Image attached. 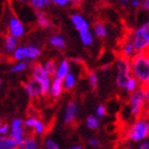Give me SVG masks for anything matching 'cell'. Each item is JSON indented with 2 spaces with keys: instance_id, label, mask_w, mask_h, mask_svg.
<instances>
[{
  "instance_id": "40",
  "label": "cell",
  "mask_w": 149,
  "mask_h": 149,
  "mask_svg": "<svg viewBox=\"0 0 149 149\" xmlns=\"http://www.w3.org/2000/svg\"><path fill=\"white\" fill-rule=\"evenodd\" d=\"M54 4H56V6H65L67 3H68V1L67 0H51Z\"/></svg>"
},
{
  "instance_id": "48",
  "label": "cell",
  "mask_w": 149,
  "mask_h": 149,
  "mask_svg": "<svg viewBox=\"0 0 149 149\" xmlns=\"http://www.w3.org/2000/svg\"><path fill=\"white\" fill-rule=\"evenodd\" d=\"M146 85H147V86H149V81H148V82H147V84H146Z\"/></svg>"
},
{
  "instance_id": "29",
  "label": "cell",
  "mask_w": 149,
  "mask_h": 149,
  "mask_svg": "<svg viewBox=\"0 0 149 149\" xmlns=\"http://www.w3.org/2000/svg\"><path fill=\"white\" fill-rule=\"evenodd\" d=\"M27 68H28V63L25 62V61H20L17 64L13 65L10 70H11V72H22Z\"/></svg>"
},
{
  "instance_id": "41",
  "label": "cell",
  "mask_w": 149,
  "mask_h": 149,
  "mask_svg": "<svg viewBox=\"0 0 149 149\" xmlns=\"http://www.w3.org/2000/svg\"><path fill=\"white\" fill-rule=\"evenodd\" d=\"M141 8H142L144 11H146L147 13H149V0H143Z\"/></svg>"
},
{
  "instance_id": "13",
  "label": "cell",
  "mask_w": 149,
  "mask_h": 149,
  "mask_svg": "<svg viewBox=\"0 0 149 149\" xmlns=\"http://www.w3.org/2000/svg\"><path fill=\"white\" fill-rule=\"evenodd\" d=\"M63 90H65L64 88V84H63V80L58 79V78H53L51 85H50L49 96L52 99H56V98H59L62 95Z\"/></svg>"
},
{
  "instance_id": "22",
  "label": "cell",
  "mask_w": 149,
  "mask_h": 149,
  "mask_svg": "<svg viewBox=\"0 0 149 149\" xmlns=\"http://www.w3.org/2000/svg\"><path fill=\"white\" fill-rule=\"evenodd\" d=\"M93 32L98 38H104L108 36V29L102 22H96L93 27Z\"/></svg>"
},
{
  "instance_id": "37",
  "label": "cell",
  "mask_w": 149,
  "mask_h": 149,
  "mask_svg": "<svg viewBox=\"0 0 149 149\" xmlns=\"http://www.w3.org/2000/svg\"><path fill=\"white\" fill-rule=\"evenodd\" d=\"M87 144H88L90 146H92V147H98L100 145V142H99V140H98L97 137L92 136V137H90V139L87 140Z\"/></svg>"
},
{
  "instance_id": "3",
  "label": "cell",
  "mask_w": 149,
  "mask_h": 149,
  "mask_svg": "<svg viewBox=\"0 0 149 149\" xmlns=\"http://www.w3.org/2000/svg\"><path fill=\"white\" fill-rule=\"evenodd\" d=\"M136 52L149 51V20L135 29L130 34Z\"/></svg>"
},
{
  "instance_id": "7",
  "label": "cell",
  "mask_w": 149,
  "mask_h": 149,
  "mask_svg": "<svg viewBox=\"0 0 149 149\" xmlns=\"http://www.w3.org/2000/svg\"><path fill=\"white\" fill-rule=\"evenodd\" d=\"M25 128L26 127L24 125V121L20 118H14L11 123V133H10V135L16 141L18 146L27 139Z\"/></svg>"
},
{
  "instance_id": "38",
  "label": "cell",
  "mask_w": 149,
  "mask_h": 149,
  "mask_svg": "<svg viewBox=\"0 0 149 149\" xmlns=\"http://www.w3.org/2000/svg\"><path fill=\"white\" fill-rule=\"evenodd\" d=\"M136 149H149V140H145L141 142L136 146Z\"/></svg>"
},
{
  "instance_id": "45",
  "label": "cell",
  "mask_w": 149,
  "mask_h": 149,
  "mask_svg": "<svg viewBox=\"0 0 149 149\" xmlns=\"http://www.w3.org/2000/svg\"><path fill=\"white\" fill-rule=\"evenodd\" d=\"M68 2H70V3H76V2H79V0H67Z\"/></svg>"
},
{
  "instance_id": "6",
  "label": "cell",
  "mask_w": 149,
  "mask_h": 149,
  "mask_svg": "<svg viewBox=\"0 0 149 149\" xmlns=\"http://www.w3.org/2000/svg\"><path fill=\"white\" fill-rule=\"evenodd\" d=\"M32 77L36 79L43 87V97L49 95L50 85L52 82L51 76H50L47 70L45 69V66L40 63H35L32 67Z\"/></svg>"
},
{
  "instance_id": "31",
  "label": "cell",
  "mask_w": 149,
  "mask_h": 149,
  "mask_svg": "<svg viewBox=\"0 0 149 149\" xmlns=\"http://www.w3.org/2000/svg\"><path fill=\"white\" fill-rule=\"evenodd\" d=\"M88 82H90V85L93 88H97V86H98V76H97V72H91L88 74Z\"/></svg>"
},
{
  "instance_id": "33",
  "label": "cell",
  "mask_w": 149,
  "mask_h": 149,
  "mask_svg": "<svg viewBox=\"0 0 149 149\" xmlns=\"http://www.w3.org/2000/svg\"><path fill=\"white\" fill-rule=\"evenodd\" d=\"M44 147L45 149H60L59 145L52 139H46L44 142Z\"/></svg>"
},
{
  "instance_id": "24",
  "label": "cell",
  "mask_w": 149,
  "mask_h": 149,
  "mask_svg": "<svg viewBox=\"0 0 149 149\" xmlns=\"http://www.w3.org/2000/svg\"><path fill=\"white\" fill-rule=\"evenodd\" d=\"M85 124H86V127L88 128V129H91V130H96L100 126L99 117H98L97 115H90V116L86 118Z\"/></svg>"
},
{
  "instance_id": "1",
  "label": "cell",
  "mask_w": 149,
  "mask_h": 149,
  "mask_svg": "<svg viewBox=\"0 0 149 149\" xmlns=\"http://www.w3.org/2000/svg\"><path fill=\"white\" fill-rule=\"evenodd\" d=\"M130 60L132 76L140 82L141 86L146 85L149 81V51L136 52Z\"/></svg>"
},
{
  "instance_id": "46",
  "label": "cell",
  "mask_w": 149,
  "mask_h": 149,
  "mask_svg": "<svg viewBox=\"0 0 149 149\" xmlns=\"http://www.w3.org/2000/svg\"><path fill=\"white\" fill-rule=\"evenodd\" d=\"M19 1H20V2H22V3H25V2H27L28 0H19Z\"/></svg>"
},
{
  "instance_id": "47",
  "label": "cell",
  "mask_w": 149,
  "mask_h": 149,
  "mask_svg": "<svg viewBox=\"0 0 149 149\" xmlns=\"http://www.w3.org/2000/svg\"><path fill=\"white\" fill-rule=\"evenodd\" d=\"M146 114H147V115H148V116H149V109H148V111H147V113H146Z\"/></svg>"
},
{
  "instance_id": "43",
  "label": "cell",
  "mask_w": 149,
  "mask_h": 149,
  "mask_svg": "<svg viewBox=\"0 0 149 149\" xmlns=\"http://www.w3.org/2000/svg\"><path fill=\"white\" fill-rule=\"evenodd\" d=\"M68 149H83V147L77 145V146H72V147H70V148H68Z\"/></svg>"
},
{
  "instance_id": "9",
  "label": "cell",
  "mask_w": 149,
  "mask_h": 149,
  "mask_svg": "<svg viewBox=\"0 0 149 149\" xmlns=\"http://www.w3.org/2000/svg\"><path fill=\"white\" fill-rule=\"evenodd\" d=\"M8 30L9 34L15 36L16 38H20L22 35L25 34V26L17 17L11 16L8 22Z\"/></svg>"
},
{
  "instance_id": "28",
  "label": "cell",
  "mask_w": 149,
  "mask_h": 149,
  "mask_svg": "<svg viewBox=\"0 0 149 149\" xmlns=\"http://www.w3.org/2000/svg\"><path fill=\"white\" fill-rule=\"evenodd\" d=\"M50 0H30V6L34 10H43L44 8L49 6Z\"/></svg>"
},
{
  "instance_id": "16",
  "label": "cell",
  "mask_w": 149,
  "mask_h": 149,
  "mask_svg": "<svg viewBox=\"0 0 149 149\" xmlns=\"http://www.w3.org/2000/svg\"><path fill=\"white\" fill-rule=\"evenodd\" d=\"M18 144L11 135H2L0 137V149H17Z\"/></svg>"
},
{
  "instance_id": "10",
  "label": "cell",
  "mask_w": 149,
  "mask_h": 149,
  "mask_svg": "<svg viewBox=\"0 0 149 149\" xmlns=\"http://www.w3.org/2000/svg\"><path fill=\"white\" fill-rule=\"evenodd\" d=\"M70 20H72L76 30L79 32V34L83 33V32L90 31V25L83 16L79 15V14H72L70 16Z\"/></svg>"
},
{
  "instance_id": "12",
  "label": "cell",
  "mask_w": 149,
  "mask_h": 149,
  "mask_svg": "<svg viewBox=\"0 0 149 149\" xmlns=\"http://www.w3.org/2000/svg\"><path fill=\"white\" fill-rule=\"evenodd\" d=\"M135 53H136V50H135L133 42H132L130 35H129V37H127L123 42V45L120 47V56L128 58V59H131V58H133L135 56Z\"/></svg>"
},
{
  "instance_id": "18",
  "label": "cell",
  "mask_w": 149,
  "mask_h": 149,
  "mask_svg": "<svg viewBox=\"0 0 149 149\" xmlns=\"http://www.w3.org/2000/svg\"><path fill=\"white\" fill-rule=\"evenodd\" d=\"M48 43L50 46H52L53 48L56 49H63L66 45V42L64 40V37L61 36L59 34H52L48 38Z\"/></svg>"
},
{
  "instance_id": "32",
  "label": "cell",
  "mask_w": 149,
  "mask_h": 149,
  "mask_svg": "<svg viewBox=\"0 0 149 149\" xmlns=\"http://www.w3.org/2000/svg\"><path fill=\"white\" fill-rule=\"evenodd\" d=\"M38 120V118H36L35 116H29V117H27V119H26L25 121H24V125H25L26 128H30V129H33V127L35 126V124H36V121Z\"/></svg>"
},
{
  "instance_id": "14",
  "label": "cell",
  "mask_w": 149,
  "mask_h": 149,
  "mask_svg": "<svg viewBox=\"0 0 149 149\" xmlns=\"http://www.w3.org/2000/svg\"><path fill=\"white\" fill-rule=\"evenodd\" d=\"M18 45V38L11 34H6L3 40V51L8 54H12Z\"/></svg>"
},
{
  "instance_id": "2",
  "label": "cell",
  "mask_w": 149,
  "mask_h": 149,
  "mask_svg": "<svg viewBox=\"0 0 149 149\" xmlns=\"http://www.w3.org/2000/svg\"><path fill=\"white\" fill-rule=\"evenodd\" d=\"M149 136V116L143 115L128 127L127 131L125 132V139L133 143H141L147 140Z\"/></svg>"
},
{
  "instance_id": "25",
  "label": "cell",
  "mask_w": 149,
  "mask_h": 149,
  "mask_svg": "<svg viewBox=\"0 0 149 149\" xmlns=\"http://www.w3.org/2000/svg\"><path fill=\"white\" fill-rule=\"evenodd\" d=\"M12 58L14 61H17V62H20V61H24L25 59H27V54H26V47H17L15 49V51L12 53Z\"/></svg>"
},
{
  "instance_id": "20",
  "label": "cell",
  "mask_w": 149,
  "mask_h": 149,
  "mask_svg": "<svg viewBox=\"0 0 149 149\" xmlns=\"http://www.w3.org/2000/svg\"><path fill=\"white\" fill-rule=\"evenodd\" d=\"M26 47V54L29 61H34L40 56V49L34 45H27Z\"/></svg>"
},
{
  "instance_id": "42",
  "label": "cell",
  "mask_w": 149,
  "mask_h": 149,
  "mask_svg": "<svg viewBox=\"0 0 149 149\" xmlns=\"http://www.w3.org/2000/svg\"><path fill=\"white\" fill-rule=\"evenodd\" d=\"M131 1H132V0H118V2L120 3L121 6H124L131 4Z\"/></svg>"
},
{
  "instance_id": "44",
  "label": "cell",
  "mask_w": 149,
  "mask_h": 149,
  "mask_svg": "<svg viewBox=\"0 0 149 149\" xmlns=\"http://www.w3.org/2000/svg\"><path fill=\"white\" fill-rule=\"evenodd\" d=\"M109 68H110L109 65H103L102 67H101V70H103V72H104V70H108Z\"/></svg>"
},
{
  "instance_id": "34",
  "label": "cell",
  "mask_w": 149,
  "mask_h": 149,
  "mask_svg": "<svg viewBox=\"0 0 149 149\" xmlns=\"http://www.w3.org/2000/svg\"><path fill=\"white\" fill-rule=\"evenodd\" d=\"M96 115L99 118L104 117V116L107 115V108H106V106H103V104H99V106H97V108H96Z\"/></svg>"
},
{
  "instance_id": "17",
  "label": "cell",
  "mask_w": 149,
  "mask_h": 149,
  "mask_svg": "<svg viewBox=\"0 0 149 149\" xmlns=\"http://www.w3.org/2000/svg\"><path fill=\"white\" fill-rule=\"evenodd\" d=\"M36 22L40 28H43V29H49L50 27L52 26L49 17H48L46 13L44 12V11H42V10L36 11Z\"/></svg>"
},
{
  "instance_id": "4",
  "label": "cell",
  "mask_w": 149,
  "mask_h": 149,
  "mask_svg": "<svg viewBox=\"0 0 149 149\" xmlns=\"http://www.w3.org/2000/svg\"><path fill=\"white\" fill-rule=\"evenodd\" d=\"M128 108H129V114L130 116H132V118H139L144 115L147 104L144 99L143 92L141 90V87L133 93L129 94Z\"/></svg>"
},
{
  "instance_id": "30",
  "label": "cell",
  "mask_w": 149,
  "mask_h": 149,
  "mask_svg": "<svg viewBox=\"0 0 149 149\" xmlns=\"http://www.w3.org/2000/svg\"><path fill=\"white\" fill-rule=\"evenodd\" d=\"M45 131H46V125L44 124L42 120H38L36 121V124L35 126L33 127V132H34L36 135H43L45 133Z\"/></svg>"
},
{
  "instance_id": "21",
  "label": "cell",
  "mask_w": 149,
  "mask_h": 149,
  "mask_svg": "<svg viewBox=\"0 0 149 149\" xmlns=\"http://www.w3.org/2000/svg\"><path fill=\"white\" fill-rule=\"evenodd\" d=\"M17 149H40V145L34 136H27Z\"/></svg>"
},
{
  "instance_id": "39",
  "label": "cell",
  "mask_w": 149,
  "mask_h": 149,
  "mask_svg": "<svg viewBox=\"0 0 149 149\" xmlns=\"http://www.w3.org/2000/svg\"><path fill=\"white\" fill-rule=\"evenodd\" d=\"M142 1H143V0H132L130 6H132L133 9H137V8L142 6Z\"/></svg>"
},
{
  "instance_id": "27",
  "label": "cell",
  "mask_w": 149,
  "mask_h": 149,
  "mask_svg": "<svg viewBox=\"0 0 149 149\" xmlns=\"http://www.w3.org/2000/svg\"><path fill=\"white\" fill-rule=\"evenodd\" d=\"M79 36H80V40L84 46H91V45L93 44L94 35L91 31H86V32H83V33H80Z\"/></svg>"
},
{
  "instance_id": "11",
  "label": "cell",
  "mask_w": 149,
  "mask_h": 149,
  "mask_svg": "<svg viewBox=\"0 0 149 149\" xmlns=\"http://www.w3.org/2000/svg\"><path fill=\"white\" fill-rule=\"evenodd\" d=\"M78 114V106L74 101H69L65 108V114H64V123L66 125H72Z\"/></svg>"
},
{
  "instance_id": "26",
  "label": "cell",
  "mask_w": 149,
  "mask_h": 149,
  "mask_svg": "<svg viewBox=\"0 0 149 149\" xmlns=\"http://www.w3.org/2000/svg\"><path fill=\"white\" fill-rule=\"evenodd\" d=\"M58 63L54 61V60H48L45 62L44 66H45V69L47 70V72L51 76V77H54L56 72V68H58Z\"/></svg>"
},
{
  "instance_id": "36",
  "label": "cell",
  "mask_w": 149,
  "mask_h": 149,
  "mask_svg": "<svg viewBox=\"0 0 149 149\" xmlns=\"http://www.w3.org/2000/svg\"><path fill=\"white\" fill-rule=\"evenodd\" d=\"M141 90H142V92H143L144 99H145V101H146L147 107L149 108V86L143 85V86H141Z\"/></svg>"
},
{
  "instance_id": "5",
  "label": "cell",
  "mask_w": 149,
  "mask_h": 149,
  "mask_svg": "<svg viewBox=\"0 0 149 149\" xmlns=\"http://www.w3.org/2000/svg\"><path fill=\"white\" fill-rule=\"evenodd\" d=\"M116 69H117V76H116V85L119 90H125L128 80L131 78V60L119 56L116 60Z\"/></svg>"
},
{
  "instance_id": "8",
  "label": "cell",
  "mask_w": 149,
  "mask_h": 149,
  "mask_svg": "<svg viewBox=\"0 0 149 149\" xmlns=\"http://www.w3.org/2000/svg\"><path fill=\"white\" fill-rule=\"evenodd\" d=\"M24 90L30 98H36V97L43 96L42 84L33 77H31L27 82L24 83Z\"/></svg>"
},
{
  "instance_id": "35",
  "label": "cell",
  "mask_w": 149,
  "mask_h": 149,
  "mask_svg": "<svg viewBox=\"0 0 149 149\" xmlns=\"http://www.w3.org/2000/svg\"><path fill=\"white\" fill-rule=\"evenodd\" d=\"M11 133V126L8 124H1L0 125V134L2 135H8Z\"/></svg>"
},
{
  "instance_id": "23",
  "label": "cell",
  "mask_w": 149,
  "mask_h": 149,
  "mask_svg": "<svg viewBox=\"0 0 149 149\" xmlns=\"http://www.w3.org/2000/svg\"><path fill=\"white\" fill-rule=\"evenodd\" d=\"M140 87H141L140 82H139L133 76H131V78L128 80L127 84H126V87H125L124 91H126L128 94H131V93H133V92H135V91H137Z\"/></svg>"
},
{
  "instance_id": "19",
  "label": "cell",
  "mask_w": 149,
  "mask_h": 149,
  "mask_svg": "<svg viewBox=\"0 0 149 149\" xmlns=\"http://www.w3.org/2000/svg\"><path fill=\"white\" fill-rule=\"evenodd\" d=\"M63 84H64V88L66 91L72 90L77 84V74H76V72H69V74L64 78Z\"/></svg>"
},
{
  "instance_id": "15",
  "label": "cell",
  "mask_w": 149,
  "mask_h": 149,
  "mask_svg": "<svg viewBox=\"0 0 149 149\" xmlns=\"http://www.w3.org/2000/svg\"><path fill=\"white\" fill-rule=\"evenodd\" d=\"M69 72H70V64H69V61L66 59H63L62 61L59 63L58 68H56V76L53 78H58V79L64 80V78L69 74Z\"/></svg>"
}]
</instances>
